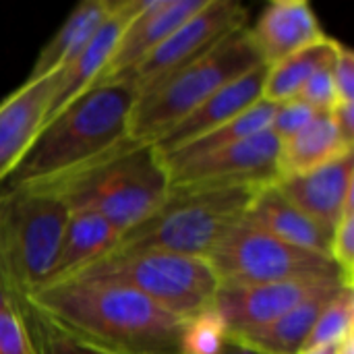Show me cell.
<instances>
[{
  "instance_id": "cell-1",
  "label": "cell",
  "mask_w": 354,
  "mask_h": 354,
  "mask_svg": "<svg viewBox=\"0 0 354 354\" xmlns=\"http://www.w3.org/2000/svg\"><path fill=\"white\" fill-rule=\"evenodd\" d=\"M64 334L102 354H180L183 319L133 288L62 280L25 295Z\"/></svg>"
},
{
  "instance_id": "cell-2",
  "label": "cell",
  "mask_w": 354,
  "mask_h": 354,
  "mask_svg": "<svg viewBox=\"0 0 354 354\" xmlns=\"http://www.w3.org/2000/svg\"><path fill=\"white\" fill-rule=\"evenodd\" d=\"M135 89L108 83L89 89L48 120L2 183L0 195L44 191L131 143L129 120Z\"/></svg>"
},
{
  "instance_id": "cell-3",
  "label": "cell",
  "mask_w": 354,
  "mask_h": 354,
  "mask_svg": "<svg viewBox=\"0 0 354 354\" xmlns=\"http://www.w3.org/2000/svg\"><path fill=\"white\" fill-rule=\"evenodd\" d=\"M68 209H89L108 220L118 234L149 218L168 197L170 180L153 143L131 141L116 153L44 189Z\"/></svg>"
},
{
  "instance_id": "cell-4",
  "label": "cell",
  "mask_w": 354,
  "mask_h": 354,
  "mask_svg": "<svg viewBox=\"0 0 354 354\" xmlns=\"http://www.w3.org/2000/svg\"><path fill=\"white\" fill-rule=\"evenodd\" d=\"M257 189H170L166 201L149 218L122 232L108 253L164 251L207 259L222 234L245 216Z\"/></svg>"
},
{
  "instance_id": "cell-5",
  "label": "cell",
  "mask_w": 354,
  "mask_h": 354,
  "mask_svg": "<svg viewBox=\"0 0 354 354\" xmlns=\"http://www.w3.org/2000/svg\"><path fill=\"white\" fill-rule=\"evenodd\" d=\"M259 64L263 60L247 27L226 35L203 56L135 100L129 120L131 139L137 143L160 141L212 93Z\"/></svg>"
},
{
  "instance_id": "cell-6",
  "label": "cell",
  "mask_w": 354,
  "mask_h": 354,
  "mask_svg": "<svg viewBox=\"0 0 354 354\" xmlns=\"http://www.w3.org/2000/svg\"><path fill=\"white\" fill-rule=\"evenodd\" d=\"M66 280H104L133 288L183 322L214 307L220 288L205 257L164 251L106 253Z\"/></svg>"
},
{
  "instance_id": "cell-7",
  "label": "cell",
  "mask_w": 354,
  "mask_h": 354,
  "mask_svg": "<svg viewBox=\"0 0 354 354\" xmlns=\"http://www.w3.org/2000/svg\"><path fill=\"white\" fill-rule=\"evenodd\" d=\"M66 220L68 207L54 195H0V274L10 301L50 278Z\"/></svg>"
},
{
  "instance_id": "cell-8",
  "label": "cell",
  "mask_w": 354,
  "mask_h": 354,
  "mask_svg": "<svg viewBox=\"0 0 354 354\" xmlns=\"http://www.w3.org/2000/svg\"><path fill=\"white\" fill-rule=\"evenodd\" d=\"M207 261L218 282L228 286L286 280H344L330 257L288 245L243 218L222 234Z\"/></svg>"
},
{
  "instance_id": "cell-9",
  "label": "cell",
  "mask_w": 354,
  "mask_h": 354,
  "mask_svg": "<svg viewBox=\"0 0 354 354\" xmlns=\"http://www.w3.org/2000/svg\"><path fill=\"white\" fill-rule=\"evenodd\" d=\"M280 141L268 129L239 143L205 153L162 156L170 189L261 187L276 180Z\"/></svg>"
},
{
  "instance_id": "cell-10",
  "label": "cell",
  "mask_w": 354,
  "mask_h": 354,
  "mask_svg": "<svg viewBox=\"0 0 354 354\" xmlns=\"http://www.w3.org/2000/svg\"><path fill=\"white\" fill-rule=\"evenodd\" d=\"M249 10L234 0H205V4L187 21H183L137 68L122 81L135 89V100L168 77L203 56L226 35L245 29Z\"/></svg>"
},
{
  "instance_id": "cell-11",
  "label": "cell",
  "mask_w": 354,
  "mask_h": 354,
  "mask_svg": "<svg viewBox=\"0 0 354 354\" xmlns=\"http://www.w3.org/2000/svg\"><path fill=\"white\" fill-rule=\"evenodd\" d=\"M348 286L340 278L328 280H286V282H270V284H247V286H228L220 284L214 307L224 319L228 334L239 336L257 328L272 324L282 317L303 301L313 295L332 288V286Z\"/></svg>"
},
{
  "instance_id": "cell-12",
  "label": "cell",
  "mask_w": 354,
  "mask_h": 354,
  "mask_svg": "<svg viewBox=\"0 0 354 354\" xmlns=\"http://www.w3.org/2000/svg\"><path fill=\"white\" fill-rule=\"evenodd\" d=\"M203 4L205 0H139L135 15L116 41L97 87L122 81Z\"/></svg>"
},
{
  "instance_id": "cell-13",
  "label": "cell",
  "mask_w": 354,
  "mask_h": 354,
  "mask_svg": "<svg viewBox=\"0 0 354 354\" xmlns=\"http://www.w3.org/2000/svg\"><path fill=\"white\" fill-rule=\"evenodd\" d=\"M58 71L37 79H25L12 93L0 100V187L29 151L41 131Z\"/></svg>"
},
{
  "instance_id": "cell-14",
  "label": "cell",
  "mask_w": 354,
  "mask_h": 354,
  "mask_svg": "<svg viewBox=\"0 0 354 354\" xmlns=\"http://www.w3.org/2000/svg\"><path fill=\"white\" fill-rule=\"evenodd\" d=\"M274 183L290 203L332 234L346 201L354 197V151L315 170Z\"/></svg>"
},
{
  "instance_id": "cell-15",
  "label": "cell",
  "mask_w": 354,
  "mask_h": 354,
  "mask_svg": "<svg viewBox=\"0 0 354 354\" xmlns=\"http://www.w3.org/2000/svg\"><path fill=\"white\" fill-rule=\"evenodd\" d=\"M268 75V64H259L239 79L226 83L216 93H212L203 104H199L191 114H187L176 127H172L160 141L156 149L162 156H168L191 141L203 137L205 133L218 129L230 118L243 114L251 106L263 100V83Z\"/></svg>"
},
{
  "instance_id": "cell-16",
  "label": "cell",
  "mask_w": 354,
  "mask_h": 354,
  "mask_svg": "<svg viewBox=\"0 0 354 354\" xmlns=\"http://www.w3.org/2000/svg\"><path fill=\"white\" fill-rule=\"evenodd\" d=\"M139 0H114L112 15L97 29L93 39L85 46V50L62 71H58V81L52 93V102L48 108L46 122L52 120L58 112H62L68 104H73L79 95L97 87L104 68L116 48V41L135 15ZM44 122V124H46Z\"/></svg>"
},
{
  "instance_id": "cell-17",
  "label": "cell",
  "mask_w": 354,
  "mask_h": 354,
  "mask_svg": "<svg viewBox=\"0 0 354 354\" xmlns=\"http://www.w3.org/2000/svg\"><path fill=\"white\" fill-rule=\"evenodd\" d=\"M247 33L268 66L326 35L307 0L270 2Z\"/></svg>"
},
{
  "instance_id": "cell-18",
  "label": "cell",
  "mask_w": 354,
  "mask_h": 354,
  "mask_svg": "<svg viewBox=\"0 0 354 354\" xmlns=\"http://www.w3.org/2000/svg\"><path fill=\"white\" fill-rule=\"evenodd\" d=\"M243 220L255 224L257 228L270 232L272 236L288 245L330 257L332 234L317 226L295 203H290L280 193L276 183L263 185L255 191L253 199L245 209Z\"/></svg>"
},
{
  "instance_id": "cell-19",
  "label": "cell",
  "mask_w": 354,
  "mask_h": 354,
  "mask_svg": "<svg viewBox=\"0 0 354 354\" xmlns=\"http://www.w3.org/2000/svg\"><path fill=\"white\" fill-rule=\"evenodd\" d=\"M112 6H114V0L79 2L71 10L62 27L39 50L27 79L52 75L56 71H62L66 64H71L85 50V46L93 39V35L106 23V19L112 15Z\"/></svg>"
},
{
  "instance_id": "cell-20",
  "label": "cell",
  "mask_w": 354,
  "mask_h": 354,
  "mask_svg": "<svg viewBox=\"0 0 354 354\" xmlns=\"http://www.w3.org/2000/svg\"><path fill=\"white\" fill-rule=\"evenodd\" d=\"M118 236V230L95 212L68 209L58 257L54 261L50 278L41 286L66 280L81 268L93 263L116 245Z\"/></svg>"
},
{
  "instance_id": "cell-21",
  "label": "cell",
  "mask_w": 354,
  "mask_h": 354,
  "mask_svg": "<svg viewBox=\"0 0 354 354\" xmlns=\"http://www.w3.org/2000/svg\"><path fill=\"white\" fill-rule=\"evenodd\" d=\"M353 149L354 145L340 135L330 112L317 114L303 131L286 141H280L276 180L326 166L342 158L344 153H351Z\"/></svg>"
},
{
  "instance_id": "cell-22",
  "label": "cell",
  "mask_w": 354,
  "mask_h": 354,
  "mask_svg": "<svg viewBox=\"0 0 354 354\" xmlns=\"http://www.w3.org/2000/svg\"><path fill=\"white\" fill-rule=\"evenodd\" d=\"M342 288H344V284L326 288V290L313 295L311 299L303 301L301 305H297L282 317L274 319L272 324L251 330V332H245V334H239V336H232V338L241 340L243 344L251 346L253 351L261 354H299L305 340L311 334L315 319L319 317L324 307L330 303V299L336 292H340Z\"/></svg>"
},
{
  "instance_id": "cell-23",
  "label": "cell",
  "mask_w": 354,
  "mask_h": 354,
  "mask_svg": "<svg viewBox=\"0 0 354 354\" xmlns=\"http://www.w3.org/2000/svg\"><path fill=\"white\" fill-rule=\"evenodd\" d=\"M338 44L340 41L336 37L324 35L322 39L292 52L280 62L270 64L263 83V100L272 104L295 100L303 85L311 79V75L324 64L332 62Z\"/></svg>"
},
{
  "instance_id": "cell-24",
  "label": "cell",
  "mask_w": 354,
  "mask_h": 354,
  "mask_svg": "<svg viewBox=\"0 0 354 354\" xmlns=\"http://www.w3.org/2000/svg\"><path fill=\"white\" fill-rule=\"evenodd\" d=\"M274 106L276 104L261 100L255 106H251L249 110H245L243 114L230 118L228 122L220 124L218 129L205 133L203 137L191 141L189 145H185V147L172 151V153H187V156L205 153V151H214V149L239 143L243 139H249V137H253V135H257L261 131H268L270 122H272V116H274Z\"/></svg>"
},
{
  "instance_id": "cell-25",
  "label": "cell",
  "mask_w": 354,
  "mask_h": 354,
  "mask_svg": "<svg viewBox=\"0 0 354 354\" xmlns=\"http://www.w3.org/2000/svg\"><path fill=\"white\" fill-rule=\"evenodd\" d=\"M348 336H354V286H344L330 299V303L315 319L301 353L336 346Z\"/></svg>"
},
{
  "instance_id": "cell-26",
  "label": "cell",
  "mask_w": 354,
  "mask_h": 354,
  "mask_svg": "<svg viewBox=\"0 0 354 354\" xmlns=\"http://www.w3.org/2000/svg\"><path fill=\"white\" fill-rule=\"evenodd\" d=\"M12 301L25 324V330L31 342V354H102L87 348L85 344L64 334L58 326H54L48 317H44L35 307H31L25 297L12 299Z\"/></svg>"
},
{
  "instance_id": "cell-27",
  "label": "cell",
  "mask_w": 354,
  "mask_h": 354,
  "mask_svg": "<svg viewBox=\"0 0 354 354\" xmlns=\"http://www.w3.org/2000/svg\"><path fill=\"white\" fill-rule=\"evenodd\" d=\"M228 328L216 307H209L183 324L180 354H222L228 344Z\"/></svg>"
},
{
  "instance_id": "cell-28",
  "label": "cell",
  "mask_w": 354,
  "mask_h": 354,
  "mask_svg": "<svg viewBox=\"0 0 354 354\" xmlns=\"http://www.w3.org/2000/svg\"><path fill=\"white\" fill-rule=\"evenodd\" d=\"M330 257L338 266L344 282L353 286L354 282V197L346 201L342 216L332 232Z\"/></svg>"
},
{
  "instance_id": "cell-29",
  "label": "cell",
  "mask_w": 354,
  "mask_h": 354,
  "mask_svg": "<svg viewBox=\"0 0 354 354\" xmlns=\"http://www.w3.org/2000/svg\"><path fill=\"white\" fill-rule=\"evenodd\" d=\"M319 112H315L313 108H309L305 102L301 100H288V102H280L274 106V116L270 122V131L276 135L278 141H286L292 135H297L299 131H303Z\"/></svg>"
},
{
  "instance_id": "cell-30",
  "label": "cell",
  "mask_w": 354,
  "mask_h": 354,
  "mask_svg": "<svg viewBox=\"0 0 354 354\" xmlns=\"http://www.w3.org/2000/svg\"><path fill=\"white\" fill-rule=\"evenodd\" d=\"M297 100L305 102L309 108H313L319 114L330 112L338 104V95H336V87H334V79H332V62L324 64L319 71H315L311 75V79L299 91Z\"/></svg>"
},
{
  "instance_id": "cell-31",
  "label": "cell",
  "mask_w": 354,
  "mask_h": 354,
  "mask_svg": "<svg viewBox=\"0 0 354 354\" xmlns=\"http://www.w3.org/2000/svg\"><path fill=\"white\" fill-rule=\"evenodd\" d=\"M0 354H31V342L15 301L0 309Z\"/></svg>"
},
{
  "instance_id": "cell-32",
  "label": "cell",
  "mask_w": 354,
  "mask_h": 354,
  "mask_svg": "<svg viewBox=\"0 0 354 354\" xmlns=\"http://www.w3.org/2000/svg\"><path fill=\"white\" fill-rule=\"evenodd\" d=\"M332 79L338 102H354V54L342 41L332 60Z\"/></svg>"
},
{
  "instance_id": "cell-33",
  "label": "cell",
  "mask_w": 354,
  "mask_h": 354,
  "mask_svg": "<svg viewBox=\"0 0 354 354\" xmlns=\"http://www.w3.org/2000/svg\"><path fill=\"white\" fill-rule=\"evenodd\" d=\"M330 116L334 124L338 127L340 135L354 145V102H338L332 110Z\"/></svg>"
},
{
  "instance_id": "cell-34",
  "label": "cell",
  "mask_w": 354,
  "mask_h": 354,
  "mask_svg": "<svg viewBox=\"0 0 354 354\" xmlns=\"http://www.w3.org/2000/svg\"><path fill=\"white\" fill-rule=\"evenodd\" d=\"M222 354H261L257 353V351H253L251 346H247V344H243L241 340H236V338H228V344H226V348L222 351Z\"/></svg>"
},
{
  "instance_id": "cell-35",
  "label": "cell",
  "mask_w": 354,
  "mask_h": 354,
  "mask_svg": "<svg viewBox=\"0 0 354 354\" xmlns=\"http://www.w3.org/2000/svg\"><path fill=\"white\" fill-rule=\"evenodd\" d=\"M10 303H12V301H10V297H8V290H6L4 280H2V274H0V309L8 307Z\"/></svg>"
},
{
  "instance_id": "cell-36",
  "label": "cell",
  "mask_w": 354,
  "mask_h": 354,
  "mask_svg": "<svg viewBox=\"0 0 354 354\" xmlns=\"http://www.w3.org/2000/svg\"><path fill=\"white\" fill-rule=\"evenodd\" d=\"M338 354H354V336H348V338L338 346Z\"/></svg>"
},
{
  "instance_id": "cell-37",
  "label": "cell",
  "mask_w": 354,
  "mask_h": 354,
  "mask_svg": "<svg viewBox=\"0 0 354 354\" xmlns=\"http://www.w3.org/2000/svg\"><path fill=\"white\" fill-rule=\"evenodd\" d=\"M342 344V342H340ZM340 344H336V346H326V348H315V351H305V353H299V354H338V346Z\"/></svg>"
}]
</instances>
